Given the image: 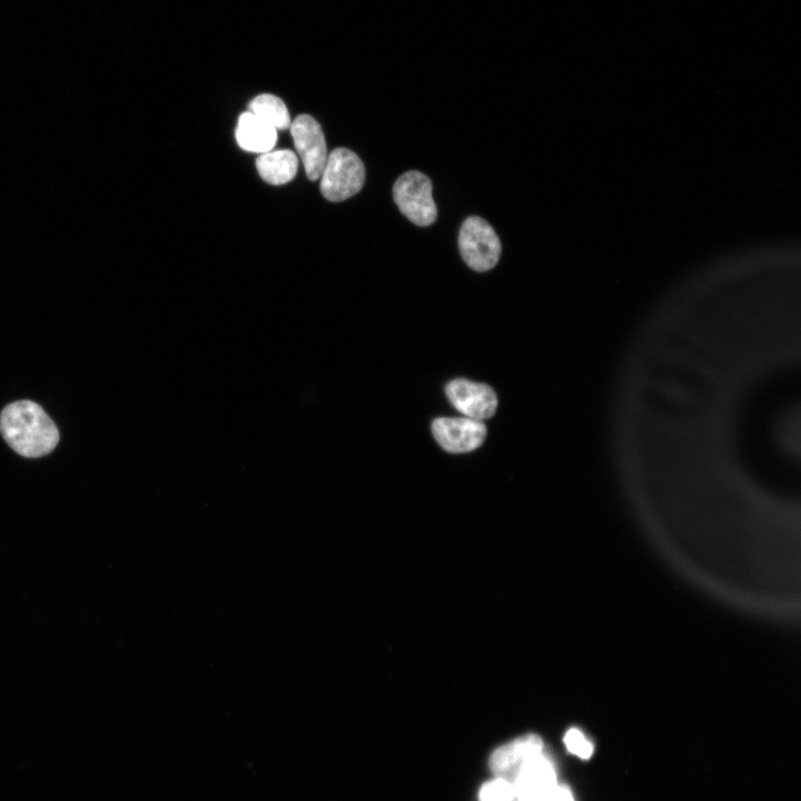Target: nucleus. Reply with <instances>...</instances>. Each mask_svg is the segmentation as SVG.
Returning <instances> with one entry per match:
<instances>
[{"instance_id": "obj_1", "label": "nucleus", "mask_w": 801, "mask_h": 801, "mask_svg": "<svg viewBox=\"0 0 801 801\" xmlns=\"http://www.w3.org/2000/svg\"><path fill=\"white\" fill-rule=\"evenodd\" d=\"M0 432L9 446L21 456L34 458L49 454L59 442V431L44 409L32 400H17L0 414Z\"/></svg>"}, {"instance_id": "obj_4", "label": "nucleus", "mask_w": 801, "mask_h": 801, "mask_svg": "<svg viewBox=\"0 0 801 801\" xmlns=\"http://www.w3.org/2000/svg\"><path fill=\"white\" fill-rule=\"evenodd\" d=\"M458 247L464 261L476 271L492 269L501 256V241L493 227L478 216L467 217L461 226Z\"/></svg>"}, {"instance_id": "obj_5", "label": "nucleus", "mask_w": 801, "mask_h": 801, "mask_svg": "<svg viewBox=\"0 0 801 801\" xmlns=\"http://www.w3.org/2000/svg\"><path fill=\"white\" fill-rule=\"evenodd\" d=\"M290 134L307 178L320 177L327 161L328 151L320 125L309 115H299L290 123Z\"/></svg>"}, {"instance_id": "obj_11", "label": "nucleus", "mask_w": 801, "mask_h": 801, "mask_svg": "<svg viewBox=\"0 0 801 801\" xmlns=\"http://www.w3.org/2000/svg\"><path fill=\"white\" fill-rule=\"evenodd\" d=\"M260 177L270 185H284L290 181L298 167L297 155L289 149L260 154L256 160Z\"/></svg>"}, {"instance_id": "obj_6", "label": "nucleus", "mask_w": 801, "mask_h": 801, "mask_svg": "<svg viewBox=\"0 0 801 801\" xmlns=\"http://www.w3.org/2000/svg\"><path fill=\"white\" fill-rule=\"evenodd\" d=\"M432 432L437 443L451 453L471 452L479 447L486 437L485 425L468 417L436 418Z\"/></svg>"}, {"instance_id": "obj_15", "label": "nucleus", "mask_w": 801, "mask_h": 801, "mask_svg": "<svg viewBox=\"0 0 801 801\" xmlns=\"http://www.w3.org/2000/svg\"><path fill=\"white\" fill-rule=\"evenodd\" d=\"M538 801H575L572 792L563 785L556 784Z\"/></svg>"}, {"instance_id": "obj_2", "label": "nucleus", "mask_w": 801, "mask_h": 801, "mask_svg": "<svg viewBox=\"0 0 801 801\" xmlns=\"http://www.w3.org/2000/svg\"><path fill=\"white\" fill-rule=\"evenodd\" d=\"M320 191L329 201H343L356 195L365 181V167L360 158L347 148L328 154L320 175Z\"/></svg>"}, {"instance_id": "obj_9", "label": "nucleus", "mask_w": 801, "mask_h": 801, "mask_svg": "<svg viewBox=\"0 0 801 801\" xmlns=\"http://www.w3.org/2000/svg\"><path fill=\"white\" fill-rule=\"evenodd\" d=\"M545 751L542 739L533 733L522 735L498 746L490 758L495 777L512 782L520 768L531 758Z\"/></svg>"}, {"instance_id": "obj_7", "label": "nucleus", "mask_w": 801, "mask_h": 801, "mask_svg": "<svg viewBox=\"0 0 801 801\" xmlns=\"http://www.w3.org/2000/svg\"><path fill=\"white\" fill-rule=\"evenodd\" d=\"M516 801H538L556 784L555 767L545 751L527 760L512 780Z\"/></svg>"}, {"instance_id": "obj_14", "label": "nucleus", "mask_w": 801, "mask_h": 801, "mask_svg": "<svg viewBox=\"0 0 801 801\" xmlns=\"http://www.w3.org/2000/svg\"><path fill=\"white\" fill-rule=\"evenodd\" d=\"M563 741L567 751L581 759L586 760L593 754V744L578 729H570Z\"/></svg>"}, {"instance_id": "obj_8", "label": "nucleus", "mask_w": 801, "mask_h": 801, "mask_svg": "<svg viewBox=\"0 0 801 801\" xmlns=\"http://www.w3.org/2000/svg\"><path fill=\"white\" fill-rule=\"evenodd\" d=\"M446 395L456 409L477 421L492 417L497 407V397L490 386L463 378L449 382Z\"/></svg>"}, {"instance_id": "obj_10", "label": "nucleus", "mask_w": 801, "mask_h": 801, "mask_svg": "<svg viewBox=\"0 0 801 801\" xmlns=\"http://www.w3.org/2000/svg\"><path fill=\"white\" fill-rule=\"evenodd\" d=\"M236 140L244 150L264 154L274 148L277 130L248 111L238 118Z\"/></svg>"}, {"instance_id": "obj_3", "label": "nucleus", "mask_w": 801, "mask_h": 801, "mask_svg": "<svg viewBox=\"0 0 801 801\" xmlns=\"http://www.w3.org/2000/svg\"><path fill=\"white\" fill-rule=\"evenodd\" d=\"M432 181L423 172L409 170L394 184L393 197L402 214L417 226L432 225L437 217Z\"/></svg>"}, {"instance_id": "obj_12", "label": "nucleus", "mask_w": 801, "mask_h": 801, "mask_svg": "<svg viewBox=\"0 0 801 801\" xmlns=\"http://www.w3.org/2000/svg\"><path fill=\"white\" fill-rule=\"evenodd\" d=\"M249 111L276 130H286L290 127V117L284 101L277 96L263 93L249 102Z\"/></svg>"}, {"instance_id": "obj_13", "label": "nucleus", "mask_w": 801, "mask_h": 801, "mask_svg": "<svg viewBox=\"0 0 801 801\" xmlns=\"http://www.w3.org/2000/svg\"><path fill=\"white\" fill-rule=\"evenodd\" d=\"M478 799L479 801H516L512 782L500 777L482 785Z\"/></svg>"}]
</instances>
